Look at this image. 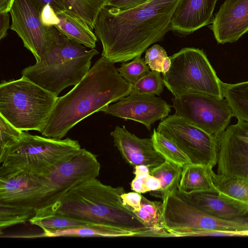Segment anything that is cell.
<instances>
[{"instance_id": "cell-1", "label": "cell", "mask_w": 248, "mask_h": 248, "mask_svg": "<svg viewBox=\"0 0 248 248\" xmlns=\"http://www.w3.org/2000/svg\"><path fill=\"white\" fill-rule=\"evenodd\" d=\"M179 1L150 0L124 10L104 7L94 27L102 45V56L114 63L141 56L171 30V17Z\"/></svg>"}, {"instance_id": "cell-2", "label": "cell", "mask_w": 248, "mask_h": 248, "mask_svg": "<svg viewBox=\"0 0 248 248\" xmlns=\"http://www.w3.org/2000/svg\"><path fill=\"white\" fill-rule=\"evenodd\" d=\"M133 86L112 63L102 56L81 80L58 98L42 132L43 136L62 139L83 119L129 95Z\"/></svg>"}, {"instance_id": "cell-3", "label": "cell", "mask_w": 248, "mask_h": 248, "mask_svg": "<svg viewBox=\"0 0 248 248\" xmlns=\"http://www.w3.org/2000/svg\"><path fill=\"white\" fill-rule=\"evenodd\" d=\"M124 193L123 187L106 185L95 178L73 188L53 204L39 210L131 230L137 232L138 236H147L152 231L123 204L121 196Z\"/></svg>"}, {"instance_id": "cell-4", "label": "cell", "mask_w": 248, "mask_h": 248, "mask_svg": "<svg viewBox=\"0 0 248 248\" xmlns=\"http://www.w3.org/2000/svg\"><path fill=\"white\" fill-rule=\"evenodd\" d=\"M46 32L45 54L21 75L58 97L65 88L81 80L91 68L92 59L99 52L68 39L55 26L46 27Z\"/></svg>"}, {"instance_id": "cell-5", "label": "cell", "mask_w": 248, "mask_h": 248, "mask_svg": "<svg viewBox=\"0 0 248 248\" xmlns=\"http://www.w3.org/2000/svg\"><path fill=\"white\" fill-rule=\"evenodd\" d=\"M81 149L78 140L22 132L19 140L0 154V176L18 171L46 174Z\"/></svg>"}, {"instance_id": "cell-6", "label": "cell", "mask_w": 248, "mask_h": 248, "mask_svg": "<svg viewBox=\"0 0 248 248\" xmlns=\"http://www.w3.org/2000/svg\"><path fill=\"white\" fill-rule=\"evenodd\" d=\"M58 97L28 78L2 81L0 115L23 131L44 130Z\"/></svg>"}, {"instance_id": "cell-7", "label": "cell", "mask_w": 248, "mask_h": 248, "mask_svg": "<svg viewBox=\"0 0 248 248\" xmlns=\"http://www.w3.org/2000/svg\"><path fill=\"white\" fill-rule=\"evenodd\" d=\"M170 58V68L162 77L174 96L196 93L224 98L222 82L202 50L185 47Z\"/></svg>"}, {"instance_id": "cell-8", "label": "cell", "mask_w": 248, "mask_h": 248, "mask_svg": "<svg viewBox=\"0 0 248 248\" xmlns=\"http://www.w3.org/2000/svg\"><path fill=\"white\" fill-rule=\"evenodd\" d=\"M175 114L187 122L217 137L229 126L233 116L225 98L186 93L172 99Z\"/></svg>"}, {"instance_id": "cell-9", "label": "cell", "mask_w": 248, "mask_h": 248, "mask_svg": "<svg viewBox=\"0 0 248 248\" xmlns=\"http://www.w3.org/2000/svg\"><path fill=\"white\" fill-rule=\"evenodd\" d=\"M158 132L173 141L191 163L212 168L217 165V138L174 114L159 124Z\"/></svg>"}, {"instance_id": "cell-10", "label": "cell", "mask_w": 248, "mask_h": 248, "mask_svg": "<svg viewBox=\"0 0 248 248\" xmlns=\"http://www.w3.org/2000/svg\"><path fill=\"white\" fill-rule=\"evenodd\" d=\"M162 228L167 231H248V222H237L212 216L187 202L176 193L162 200Z\"/></svg>"}, {"instance_id": "cell-11", "label": "cell", "mask_w": 248, "mask_h": 248, "mask_svg": "<svg viewBox=\"0 0 248 248\" xmlns=\"http://www.w3.org/2000/svg\"><path fill=\"white\" fill-rule=\"evenodd\" d=\"M100 167L96 155L81 148L72 157L51 171L43 174L47 187L46 206L56 202L73 188L89 180L97 178Z\"/></svg>"}, {"instance_id": "cell-12", "label": "cell", "mask_w": 248, "mask_h": 248, "mask_svg": "<svg viewBox=\"0 0 248 248\" xmlns=\"http://www.w3.org/2000/svg\"><path fill=\"white\" fill-rule=\"evenodd\" d=\"M217 174L248 179V122L238 120L217 138Z\"/></svg>"}, {"instance_id": "cell-13", "label": "cell", "mask_w": 248, "mask_h": 248, "mask_svg": "<svg viewBox=\"0 0 248 248\" xmlns=\"http://www.w3.org/2000/svg\"><path fill=\"white\" fill-rule=\"evenodd\" d=\"M47 189L43 174L18 171L0 176V203L37 211L46 205Z\"/></svg>"}, {"instance_id": "cell-14", "label": "cell", "mask_w": 248, "mask_h": 248, "mask_svg": "<svg viewBox=\"0 0 248 248\" xmlns=\"http://www.w3.org/2000/svg\"><path fill=\"white\" fill-rule=\"evenodd\" d=\"M10 29L22 40L24 46L39 61L46 49V27L40 20V10L33 0H14L9 11Z\"/></svg>"}, {"instance_id": "cell-15", "label": "cell", "mask_w": 248, "mask_h": 248, "mask_svg": "<svg viewBox=\"0 0 248 248\" xmlns=\"http://www.w3.org/2000/svg\"><path fill=\"white\" fill-rule=\"evenodd\" d=\"M172 106L155 95L132 90L117 103L109 105L101 111L106 114L141 123L150 130L156 121L169 116Z\"/></svg>"}, {"instance_id": "cell-16", "label": "cell", "mask_w": 248, "mask_h": 248, "mask_svg": "<svg viewBox=\"0 0 248 248\" xmlns=\"http://www.w3.org/2000/svg\"><path fill=\"white\" fill-rule=\"evenodd\" d=\"M211 24L218 44L236 42L248 32V0H225Z\"/></svg>"}, {"instance_id": "cell-17", "label": "cell", "mask_w": 248, "mask_h": 248, "mask_svg": "<svg viewBox=\"0 0 248 248\" xmlns=\"http://www.w3.org/2000/svg\"><path fill=\"white\" fill-rule=\"evenodd\" d=\"M110 135L123 158L134 167L144 165L151 169L165 161L154 149L151 138H138L128 132L124 125L122 127L117 126Z\"/></svg>"}, {"instance_id": "cell-18", "label": "cell", "mask_w": 248, "mask_h": 248, "mask_svg": "<svg viewBox=\"0 0 248 248\" xmlns=\"http://www.w3.org/2000/svg\"><path fill=\"white\" fill-rule=\"evenodd\" d=\"M217 0H180L171 19V30L187 35L211 23Z\"/></svg>"}, {"instance_id": "cell-19", "label": "cell", "mask_w": 248, "mask_h": 248, "mask_svg": "<svg viewBox=\"0 0 248 248\" xmlns=\"http://www.w3.org/2000/svg\"><path fill=\"white\" fill-rule=\"evenodd\" d=\"M176 194L200 210L217 218L237 222H248V213L226 201L218 194L207 192Z\"/></svg>"}, {"instance_id": "cell-20", "label": "cell", "mask_w": 248, "mask_h": 248, "mask_svg": "<svg viewBox=\"0 0 248 248\" xmlns=\"http://www.w3.org/2000/svg\"><path fill=\"white\" fill-rule=\"evenodd\" d=\"M217 194L232 204L248 213V179L224 176L212 171Z\"/></svg>"}, {"instance_id": "cell-21", "label": "cell", "mask_w": 248, "mask_h": 248, "mask_svg": "<svg viewBox=\"0 0 248 248\" xmlns=\"http://www.w3.org/2000/svg\"><path fill=\"white\" fill-rule=\"evenodd\" d=\"M56 13L60 23L55 27L62 33L86 47L94 48L98 38L83 19L67 10Z\"/></svg>"}, {"instance_id": "cell-22", "label": "cell", "mask_w": 248, "mask_h": 248, "mask_svg": "<svg viewBox=\"0 0 248 248\" xmlns=\"http://www.w3.org/2000/svg\"><path fill=\"white\" fill-rule=\"evenodd\" d=\"M138 236L137 232L112 226L91 223L79 227L63 230L43 232L39 234L28 235L25 237H116Z\"/></svg>"}, {"instance_id": "cell-23", "label": "cell", "mask_w": 248, "mask_h": 248, "mask_svg": "<svg viewBox=\"0 0 248 248\" xmlns=\"http://www.w3.org/2000/svg\"><path fill=\"white\" fill-rule=\"evenodd\" d=\"M213 168L190 163L183 167L178 191L184 193L207 192L217 193L213 182Z\"/></svg>"}, {"instance_id": "cell-24", "label": "cell", "mask_w": 248, "mask_h": 248, "mask_svg": "<svg viewBox=\"0 0 248 248\" xmlns=\"http://www.w3.org/2000/svg\"><path fill=\"white\" fill-rule=\"evenodd\" d=\"M224 98L238 120L248 122V81L236 83L222 82Z\"/></svg>"}, {"instance_id": "cell-25", "label": "cell", "mask_w": 248, "mask_h": 248, "mask_svg": "<svg viewBox=\"0 0 248 248\" xmlns=\"http://www.w3.org/2000/svg\"><path fill=\"white\" fill-rule=\"evenodd\" d=\"M31 224L41 228L43 232H50L85 225L90 222L58 213L40 210L29 221Z\"/></svg>"}, {"instance_id": "cell-26", "label": "cell", "mask_w": 248, "mask_h": 248, "mask_svg": "<svg viewBox=\"0 0 248 248\" xmlns=\"http://www.w3.org/2000/svg\"><path fill=\"white\" fill-rule=\"evenodd\" d=\"M183 167L165 160L158 166L150 169V174L158 178L161 183L162 199L178 190Z\"/></svg>"}, {"instance_id": "cell-27", "label": "cell", "mask_w": 248, "mask_h": 248, "mask_svg": "<svg viewBox=\"0 0 248 248\" xmlns=\"http://www.w3.org/2000/svg\"><path fill=\"white\" fill-rule=\"evenodd\" d=\"M162 202L151 201L142 196L141 206L133 213L144 226L152 231L151 236L161 237L165 231L162 228Z\"/></svg>"}, {"instance_id": "cell-28", "label": "cell", "mask_w": 248, "mask_h": 248, "mask_svg": "<svg viewBox=\"0 0 248 248\" xmlns=\"http://www.w3.org/2000/svg\"><path fill=\"white\" fill-rule=\"evenodd\" d=\"M151 139L154 149L165 160L182 167L192 163L189 157L182 150L155 129H154Z\"/></svg>"}, {"instance_id": "cell-29", "label": "cell", "mask_w": 248, "mask_h": 248, "mask_svg": "<svg viewBox=\"0 0 248 248\" xmlns=\"http://www.w3.org/2000/svg\"><path fill=\"white\" fill-rule=\"evenodd\" d=\"M37 210L33 208L0 203V230L25 223L33 217Z\"/></svg>"}, {"instance_id": "cell-30", "label": "cell", "mask_w": 248, "mask_h": 248, "mask_svg": "<svg viewBox=\"0 0 248 248\" xmlns=\"http://www.w3.org/2000/svg\"><path fill=\"white\" fill-rule=\"evenodd\" d=\"M128 63H122L118 71L121 76L132 86L150 71V67L141 56L136 57Z\"/></svg>"}, {"instance_id": "cell-31", "label": "cell", "mask_w": 248, "mask_h": 248, "mask_svg": "<svg viewBox=\"0 0 248 248\" xmlns=\"http://www.w3.org/2000/svg\"><path fill=\"white\" fill-rule=\"evenodd\" d=\"M66 10L83 19L92 29L99 14L86 0H62Z\"/></svg>"}, {"instance_id": "cell-32", "label": "cell", "mask_w": 248, "mask_h": 248, "mask_svg": "<svg viewBox=\"0 0 248 248\" xmlns=\"http://www.w3.org/2000/svg\"><path fill=\"white\" fill-rule=\"evenodd\" d=\"M164 86L161 73L152 70L133 85V90L143 93L160 95Z\"/></svg>"}, {"instance_id": "cell-33", "label": "cell", "mask_w": 248, "mask_h": 248, "mask_svg": "<svg viewBox=\"0 0 248 248\" xmlns=\"http://www.w3.org/2000/svg\"><path fill=\"white\" fill-rule=\"evenodd\" d=\"M22 132L0 115V154L17 142Z\"/></svg>"}, {"instance_id": "cell-34", "label": "cell", "mask_w": 248, "mask_h": 248, "mask_svg": "<svg viewBox=\"0 0 248 248\" xmlns=\"http://www.w3.org/2000/svg\"><path fill=\"white\" fill-rule=\"evenodd\" d=\"M184 236H248V231L221 230L167 231L165 237Z\"/></svg>"}, {"instance_id": "cell-35", "label": "cell", "mask_w": 248, "mask_h": 248, "mask_svg": "<svg viewBox=\"0 0 248 248\" xmlns=\"http://www.w3.org/2000/svg\"><path fill=\"white\" fill-rule=\"evenodd\" d=\"M167 57L165 49L156 44L146 50L144 60L150 69L162 73V65Z\"/></svg>"}, {"instance_id": "cell-36", "label": "cell", "mask_w": 248, "mask_h": 248, "mask_svg": "<svg viewBox=\"0 0 248 248\" xmlns=\"http://www.w3.org/2000/svg\"><path fill=\"white\" fill-rule=\"evenodd\" d=\"M40 20L46 27L55 26L60 23V19L52 6L47 4L40 11Z\"/></svg>"}, {"instance_id": "cell-37", "label": "cell", "mask_w": 248, "mask_h": 248, "mask_svg": "<svg viewBox=\"0 0 248 248\" xmlns=\"http://www.w3.org/2000/svg\"><path fill=\"white\" fill-rule=\"evenodd\" d=\"M140 194L135 191L124 192L121 196L123 204L133 212L138 211L141 206L142 195Z\"/></svg>"}, {"instance_id": "cell-38", "label": "cell", "mask_w": 248, "mask_h": 248, "mask_svg": "<svg viewBox=\"0 0 248 248\" xmlns=\"http://www.w3.org/2000/svg\"><path fill=\"white\" fill-rule=\"evenodd\" d=\"M149 0H109L107 6L124 10L136 7Z\"/></svg>"}, {"instance_id": "cell-39", "label": "cell", "mask_w": 248, "mask_h": 248, "mask_svg": "<svg viewBox=\"0 0 248 248\" xmlns=\"http://www.w3.org/2000/svg\"><path fill=\"white\" fill-rule=\"evenodd\" d=\"M39 7L40 11L44 6L47 4H50L55 12L66 10L62 0H33Z\"/></svg>"}, {"instance_id": "cell-40", "label": "cell", "mask_w": 248, "mask_h": 248, "mask_svg": "<svg viewBox=\"0 0 248 248\" xmlns=\"http://www.w3.org/2000/svg\"><path fill=\"white\" fill-rule=\"evenodd\" d=\"M9 15L8 13H0V40L7 35V31L10 28Z\"/></svg>"}, {"instance_id": "cell-41", "label": "cell", "mask_w": 248, "mask_h": 248, "mask_svg": "<svg viewBox=\"0 0 248 248\" xmlns=\"http://www.w3.org/2000/svg\"><path fill=\"white\" fill-rule=\"evenodd\" d=\"M146 178V177L135 176L131 183V189L135 192L140 193H144L147 192L145 185Z\"/></svg>"}, {"instance_id": "cell-42", "label": "cell", "mask_w": 248, "mask_h": 248, "mask_svg": "<svg viewBox=\"0 0 248 248\" xmlns=\"http://www.w3.org/2000/svg\"><path fill=\"white\" fill-rule=\"evenodd\" d=\"M146 188L148 191H159L161 189V183L160 180L155 177L150 175L145 180Z\"/></svg>"}, {"instance_id": "cell-43", "label": "cell", "mask_w": 248, "mask_h": 248, "mask_svg": "<svg viewBox=\"0 0 248 248\" xmlns=\"http://www.w3.org/2000/svg\"><path fill=\"white\" fill-rule=\"evenodd\" d=\"M109 0H86V1L98 13H100L101 11L105 7Z\"/></svg>"}, {"instance_id": "cell-44", "label": "cell", "mask_w": 248, "mask_h": 248, "mask_svg": "<svg viewBox=\"0 0 248 248\" xmlns=\"http://www.w3.org/2000/svg\"><path fill=\"white\" fill-rule=\"evenodd\" d=\"M135 176L147 177L150 175V168L146 165H141L134 167Z\"/></svg>"}, {"instance_id": "cell-45", "label": "cell", "mask_w": 248, "mask_h": 248, "mask_svg": "<svg viewBox=\"0 0 248 248\" xmlns=\"http://www.w3.org/2000/svg\"><path fill=\"white\" fill-rule=\"evenodd\" d=\"M14 0H0V13H9Z\"/></svg>"}, {"instance_id": "cell-46", "label": "cell", "mask_w": 248, "mask_h": 248, "mask_svg": "<svg viewBox=\"0 0 248 248\" xmlns=\"http://www.w3.org/2000/svg\"></svg>"}]
</instances>
